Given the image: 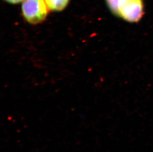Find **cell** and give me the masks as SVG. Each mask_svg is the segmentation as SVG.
I'll return each instance as SVG.
<instances>
[{
    "label": "cell",
    "mask_w": 153,
    "mask_h": 152,
    "mask_svg": "<svg viewBox=\"0 0 153 152\" xmlns=\"http://www.w3.org/2000/svg\"><path fill=\"white\" fill-rule=\"evenodd\" d=\"M49 10L45 0H25L22 4V15L31 24L43 22L48 16Z\"/></svg>",
    "instance_id": "7a4b0ae2"
},
{
    "label": "cell",
    "mask_w": 153,
    "mask_h": 152,
    "mask_svg": "<svg viewBox=\"0 0 153 152\" xmlns=\"http://www.w3.org/2000/svg\"><path fill=\"white\" fill-rule=\"evenodd\" d=\"M50 10L59 12L67 7L69 0H45Z\"/></svg>",
    "instance_id": "3957f363"
},
{
    "label": "cell",
    "mask_w": 153,
    "mask_h": 152,
    "mask_svg": "<svg viewBox=\"0 0 153 152\" xmlns=\"http://www.w3.org/2000/svg\"><path fill=\"white\" fill-rule=\"evenodd\" d=\"M114 15L130 23L140 21L144 15L143 0H105Z\"/></svg>",
    "instance_id": "6da1fadb"
},
{
    "label": "cell",
    "mask_w": 153,
    "mask_h": 152,
    "mask_svg": "<svg viewBox=\"0 0 153 152\" xmlns=\"http://www.w3.org/2000/svg\"><path fill=\"white\" fill-rule=\"evenodd\" d=\"M4 1L12 4H19L22 1H23L25 0H4Z\"/></svg>",
    "instance_id": "277c9868"
}]
</instances>
